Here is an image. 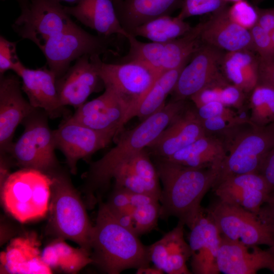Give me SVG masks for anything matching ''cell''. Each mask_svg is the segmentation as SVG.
<instances>
[{
	"instance_id": "cell-34",
	"label": "cell",
	"mask_w": 274,
	"mask_h": 274,
	"mask_svg": "<svg viewBox=\"0 0 274 274\" xmlns=\"http://www.w3.org/2000/svg\"><path fill=\"white\" fill-rule=\"evenodd\" d=\"M126 39L129 43V51L121 62H136L147 66L159 75L163 73L162 65L164 43L141 42L130 33Z\"/></svg>"
},
{
	"instance_id": "cell-39",
	"label": "cell",
	"mask_w": 274,
	"mask_h": 274,
	"mask_svg": "<svg viewBox=\"0 0 274 274\" xmlns=\"http://www.w3.org/2000/svg\"><path fill=\"white\" fill-rule=\"evenodd\" d=\"M195 108L196 114L200 119H206L212 117H220L225 118L231 122L239 121L247 117L238 116L231 108L225 106L219 102L212 101L205 104L199 108Z\"/></svg>"
},
{
	"instance_id": "cell-12",
	"label": "cell",
	"mask_w": 274,
	"mask_h": 274,
	"mask_svg": "<svg viewBox=\"0 0 274 274\" xmlns=\"http://www.w3.org/2000/svg\"><path fill=\"white\" fill-rule=\"evenodd\" d=\"M56 149L65 157L71 173L76 174L77 164L97 151L107 147L116 135L87 127L69 117L53 130Z\"/></svg>"
},
{
	"instance_id": "cell-20",
	"label": "cell",
	"mask_w": 274,
	"mask_h": 274,
	"mask_svg": "<svg viewBox=\"0 0 274 274\" xmlns=\"http://www.w3.org/2000/svg\"><path fill=\"white\" fill-rule=\"evenodd\" d=\"M204 135L195 107L188 105L147 148L154 157L166 158Z\"/></svg>"
},
{
	"instance_id": "cell-47",
	"label": "cell",
	"mask_w": 274,
	"mask_h": 274,
	"mask_svg": "<svg viewBox=\"0 0 274 274\" xmlns=\"http://www.w3.org/2000/svg\"><path fill=\"white\" fill-rule=\"evenodd\" d=\"M136 273L140 274H162L164 272L155 266L154 267L148 266L145 267L137 269Z\"/></svg>"
},
{
	"instance_id": "cell-37",
	"label": "cell",
	"mask_w": 274,
	"mask_h": 274,
	"mask_svg": "<svg viewBox=\"0 0 274 274\" xmlns=\"http://www.w3.org/2000/svg\"><path fill=\"white\" fill-rule=\"evenodd\" d=\"M225 0H183L177 16L185 20L190 17L214 13L227 7Z\"/></svg>"
},
{
	"instance_id": "cell-2",
	"label": "cell",
	"mask_w": 274,
	"mask_h": 274,
	"mask_svg": "<svg viewBox=\"0 0 274 274\" xmlns=\"http://www.w3.org/2000/svg\"><path fill=\"white\" fill-rule=\"evenodd\" d=\"M93 264L110 274L150 266L148 246L134 232L122 226L105 203L100 202L90 239Z\"/></svg>"
},
{
	"instance_id": "cell-27",
	"label": "cell",
	"mask_w": 274,
	"mask_h": 274,
	"mask_svg": "<svg viewBox=\"0 0 274 274\" xmlns=\"http://www.w3.org/2000/svg\"><path fill=\"white\" fill-rule=\"evenodd\" d=\"M183 0H123L115 7L119 21L129 33L134 28L154 18L170 15L180 9Z\"/></svg>"
},
{
	"instance_id": "cell-31",
	"label": "cell",
	"mask_w": 274,
	"mask_h": 274,
	"mask_svg": "<svg viewBox=\"0 0 274 274\" xmlns=\"http://www.w3.org/2000/svg\"><path fill=\"white\" fill-rule=\"evenodd\" d=\"M203 22L193 26L183 36L164 43L162 73L186 64L202 44L200 33Z\"/></svg>"
},
{
	"instance_id": "cell-32",
	"label": "cell",
	"mask_w": 274,
	"mask_h": 274,
	"mask_svg": "<svg viewBox=\"0 0 274 274\" xmlns=\"http://www.w3.org/2000/svg\"><path fill=\"white\" fill-rule=\"evenodd\" d=\"M192 27L177 16L164 15L138 26L129 33L136 37L146 38L151 42L166 43L184 36Z\"/></svg>"
},
{
	"instance_id": "cell-4",
	"label": "cell",
	"mask_w": 274,
	"mask_h": 274,
	"mask_svg": "<svg viewBox=\"0 0 274 274\" xmlns=\"http://www.w3.org/2000/svg\"><path fill=\"white\" fill-rule=\"evenodd\" d=\"M220 139L226 156L214 185L230 176L258 173L274 147V123L259 126L246 119L231 125Z\"/></svg>"
},
{
	"instance_id": "cell-53",
	"label": "cell",
	"mask_w": 274,
	"mask_h": 274,
	"mask_svg": "<svg viewBox=\"0 0 274 274\" xmlns=\"http://www.w3.org/2000/svg\"><path fill=\"white\" fill-rule=\"evenodd\" d=\"M226 2H227V3L228 2H233V3H235L236 2H237V1H241V0H225Z\"/></svg>"
},
{
	"instance_id": "cell-51",
	"label": "cell",
	"mask_w": 274,
	"mask_h": 274,
	"mask_svg": "<svg viewBox=\"0 0 274 274\" xmlns=\"http://www.w3.org/2000/svg\"><path fill=\"white\" fill-rule=\"evenodd\" d=\"M54 1H56L60 3L61 2H65L66 3H68L72 4H76L78 1V0H54Z\"/></svg>"
},
{
	"instance_id": "cell-50",
	"label": "cell",
	"mask_w": 274,
	"mask_h": 274,
	"mask_svg": "<svg viewBox=\"0 0 274 274\" xmlns=\"http://www.w3.org/2000/svg\"><path fill=\"white\" fill-rule=\"evenodd\" d=\"M272 52L274 54V30L270 33Z\"/></svg>"
},
{
	"instance_id": "cell-42",
	"label": "cell",
	"mask_w": 274,
	"mask_h": 274,
	"mask_svg": "<svg viewBox=\"0 0 274 274\" xmlns=\"http://www.w3.org/2000/svg\"><path fill=\"white\" fill-rule=\"evenodd\" d=\"M200 120L206 134L220 138L231 125L243 119L236 122H231L225 118L220 117Z\"/></svg>"
},
{
	"instance_id": "cell-1",
	"label": "cell",
	"mask_w": 274,
	"mask_h": 274,
	"mask_svg": "<svg viewBox=\"0 0 274 274\" xmlns=\"http://www.w3.org/2000/svg\"><path fill=\"white\" fill-rule=\"evenodd\" d=\"M153 162L162 185L159 218L166 220L175 217L189 227L202 208L203 197L216 183L220 169L188 167L156 157Z\"/></svg>"
},
{
	"instance_id": "cell-46",
	"label": "cell",
	"mask_w": 274,
	"mask_h": 274,
	"mask_svg": "<svg viewBox=\"0 0 274 274\" xmlns=\"http://www.w3.org/2000/svg\"><path fill=\"white\" fill-rule=\"evenodd\" d=\"M256 24L270 33L274 30V8L259 9Z\"/></svg>"
},
{
	"instance_id": "cell-19",
	"label": "cell",
	"mask_w": 274,
	"mask_h": 274,
	"mask_svg": "<svg viewBox=\"0 0 274 274\" xmlns=\"http://www.w3.org/2000/svg\"><path fill=\"white\" fill-rule=\"evenodd\" d=\"M71 117L91 129L116 135L127 122V110L115 94L108 89H105L100 96L77 108Z\"/></svg>"
},
{
	"instance_id": "cell-33",
	"label": "cell",
	"mask_w": 274,
	"mask_h": 274,
	"mask_svg": "<svg viewBox=\"0 0 274 274\" xmlns=\"http://www.w3.org/2000/svg\"><path fill=\"white\" fill-rule=\"evenodd\" d=\"M186 64L162 73L140 102L133 116L141 121L161 110L167 96L173 91L180 74Z\"/></svg>"
},
{
	"instance_id": "cell-45",
	"label": "cell",
	"mask_w": 274,
	"mask_h": 274,
	"mask_svg": "<svg viewBox=\"0 0 274 274\" xmlns=\"http://www.w3.org/2000/svg\"><path fill=\"white\" fill-rule=\"evenodd\" d=\"M258 173L266 180L274 191V147L262 161Z\"/></svg>"
},
{
	"instance_id": "cell-16",
	"label": "cell",
	"mask_w": 274,
	"mask_h": 274,
	"mask_svg": "<svg viewBox=\"0 0 274 274\" xmlns=\"http://www.w3.org/2000/svg\"><path fill=\"white\" fill-rule=\"evenodd\" d=\"M20 82L13 75L0 79V151L7 153L17 127L36 109L22 95Z\"/></svg>"
},
{
	"instance_id": "cell-21",
	"label": "cell",
	"mask_w": 274,
	"mask_h": 274,
	"mask_svg": "<svg viewBox=\"0 0 274 274\" xmlns=\"http://www.w3.org/2000/svg\"><path fill=\"white\" fill-rule=\"evenodd\" d=\"M272 266L273 258L268 249L248 246L222 236L217 257L220 273L254 274L263 268L271 270Z\"/></svg>"
},
{
	"instance_id": "cell-29",
	"label": "cell",
	"mask_w": 274,
	"mask_h": 274,
	"mask_svg": "<svg viewBox=\"0 0 274 274\" xmlns=\"http://www.w3.org/2000/svg\"><path fill=\"white\" fill-rule=\"evenodd\" d=\"M54 241L48 245L41 253L44 262L52 268L76 273L89 264H93L90 253L80 247H71L62 239Z\"/></svg>"
},
{
	"instance_id": "cell-11",
	"label": "cell",
	"mask_w": 274,
	"mask_h": 274,
	"mask_svg": "<svg viewBox=\"0 0 274 274\" xmlns=\"http://www.w3.org/2000/svg\"><path fill=\"white\" fill-rule=\"evenodd\" d=\"M208 209L222 237L248 246H274V235L255 213L219 199Z\"/></svg>"
},
{
	"instance_id": "cell-41",
	"label": "cell",
	"mask_w": 274,
	"mask_h": 274,
	"mask_svg": "<svg viewBox=\"0 0 274 274\" xmlns=\"http://www.w3.org/2000/svg\"><path fill=\"white\" fill-rule=\"evenodd\" d=\"M20 61L16 53V43L0 37V75H4L9 70H13Z\"/></svg>"
},
{
	"instance_id": "cell-5",
	"label": "cell",
	"mask_w": 274,
	"mask_h": 274,
	"mask_svg": "<svg viewBox=\"0 0 274 274\" xmlns=\"http://www.w3.org/2000/svg\"><path fill=\"white\" fill-rule=\"evenodd\" d=\"M51 184L49 175L34 169L10 174L2 184L3 205L21 223L42 218L49 211Z\"/></svg>"
},
{
	"instance_id": "cell-3",
	"label": "cell",
	"mask_w": 274,
	"mask_h": 274,
	"mask_svg": "<svg viewBox=\"0 0 274 274\" xmlns=\"http://www.w3.org/2000/svg\"><path fill=\"white\" fill-rule=\"evenodd\" d=\"M188 105L186 100L171 99L161 110L123 134L115 147L91 164L86 177L88 192H95L106 175L117 165L146 149Z\"/></svg>"
},
{
	"instance_id": "cell-14",
	"label": "cell",
	"mask_w": 274,
	"mask_h": 274,
	"mask_svg": "<svg viewBox=\"0 0 274 274\" xmlns=\"http://www.w3.org/2000/svg\"><path fill=\"white\" fill-rule=\"evenodd\" d=\"M189 228L192 272L219 273L217 257L222 236L208 208H201Z\"/></svg>"
},
{
	"instance_id": "cell-18",
	"label": "cell",
	"mask_w": 274,
	"mask_h": 274,
	"mask_svg": "<svg viewBox=\"0 0 274 274\" xmlns=\"http://www.w3.org/2000/svg\"><path fill=\"white\" fill-rule=\"evenodd\" d=\"M218 199L257 214L272 190L258 173L230 176L213 187Z\"/></svg>"
},
{
	"instance_id": "cell-26",
	"label": "cell",
	"mask_w": 274,
	"mask_h": 274,
	"mask_svg": "<svg viewBox=\"0 0 274 274\" xmlns=\"http://www.w3.org/2000/svg\"><path fill=\"white\" fill-rule=\"evenodd\" d=\"M225 156L222 140L206 134L172 156L161 159L188 167L220 169Z\"/></svg>"
},
{
	"instance_id": "cell-40",
	"label": "cell",
	"mask_w": 274,
	"mask_h": 274,
	"mask_svg": "<svg viewBox=\"0 0 274 274\" xmlns=\"http://www.w3.org/2000/svg\"><path fill=\"white\" fill-rule=\"evenodd\" d=\"M250 31L253 51L258 54V57L266 58L273 56L270 33L257 24Z\"/></svg>"
},
{
	"instance_id": "cell-52",
	"label": "cell",
	"mask_w": 274,
	"mask_h": 274,
	"mask_svg": "<svg viewBox=\"0 0 274 274\" xmlns=\"http://www.w3.org/2000/svg\"><path fill=\"white\" fill-rule=\"evenodd\" d=\"M115 7H116L119 5H120L122 2L123 1V0H113Z\"/></svg>"
},
{
	"instance_id": "cell-24",
	"label": "cell",
	"mask_w": 274,
	"mask_h": 274,
	"mask_svg": "<svg viewBox=\"0 0 274 274\" xmlns=\"http://www.w3.org/2000/svg\"><path fill=\"white\" fill-rule=\"evenodd\" d=\"M40 243L34 235L16 237L1 253V272L13 274H50L52 269L43 260Z\"/></svg>"
},
{
	"instance_id": "cell-13",
	"label": "cell",
	"mask_w": 274,
	"mask_h": 274,
	"mask_svg": "<svg viewBox=\"0 0 274 274\" xmlns=\"http://www.w3.org/2000/svg\"><path fill=\"white\" fill-rule=\"evenodd\" d=\"M99 56L83 55L62 76L56 78V88L63 106L77 109L86 102L91 94L105 88L98 71Z\"/></svg>"
},
{
	"instance_id": "cell-10",
	"label": "cell",
	"mask_w": 274,
	"mask_h": 274,
	"mask_svg": "<svg viewBox=\"0 0 274 274\" xmlns=\"http://www.w3.org/2000/svg\"><path fill=\"white\" fill-rule=\"evenodd\" d=\"M12 25L23 39L29 40L41 49L51 38L76 25L60 2L30 0Z\"/></svg>"
},
{
	"instance_id": "cell-28",
	"label": "cell",
	"mask_w": 274,
	"mask_h": 274,
	"mask_svg": "<svg viewBox=\"0 0 274 274\" xmlns=\"http://www.w3.org/2000/svg\"><path fill=\"white\" fill-rule=\"evenodd\" d=\"M226 78L245 93H250L259 81V57L250 50L225 52L221 64Z\"/></svg>"
},
{
	"instance_id": "cell-15",
	"label": "cell",
	"mask_w": 274,
	"mask_h": 274,
	"mask_svg": "<svg viewBox=\"0 0 274 274\" xmlns=\"http://www.w3.org/2000/svg\"><path fill=\"white\" fill-rule=\"evenodd\" d=\"M225 52L202 43L182 69L171 93L172 99L187 100L221 73Z\"/></svg>"
},
{
	"instance_id": "cell-25",
	"label": "cell",
	"mask_w": 274,
	"mask_h": 274,
	"mask_svg": "<svg viewBox=\"0 0 274 274\" xmlns=\"http://www.w3.org/2000/svg\"><path fill=\"white\" fill-rule=\"evenodd\" d=\"M65 11L83 25L95 30L97 35L110 38L117 35L127 38L113 0H78L75 6H64Z\"/></svg>"
},
{
	"instance_id": "cell-9",
	"label": "cell",
	"mask_w": 274,
	"mask_h": 274,
	"mask_svg": "<svg viewBox=\"0 0 274 274\" xmlns=\"http://www.w3.org/2000/svg\"><path fill=\"white\" fill-rule=\"evenodd\" d=\"M109 38L92 35L76 24L50 38L41 50L57 78L83 55H100L111 51Z\"/></svg>"
},
{
	"instance_id": "cell-23",
	"label": "cell",
	"mask_w": 274,
	"mask_h": 274,
	"mask_svg": "<svg viewBox=\"0 0 274 274\" xmlns=\"http://www.w3.org/2000/svg\"><path fill=\"white\" fill-rule=\"evenodd\" d=\"M227 9L228 7L212 13L210 18L203 22L200 33L202 43L225 52L242 50L253 51L250 30L232 21L227 15Z\"/></svg>"
},
{
	"instance_id": "cell-22",
	"label": "cell",
	"mask_w": 274,
	"mask_h": 274,
	"mask_svg": "<svg viewBox=\"0 0 274 274\" xmlns=\"http://www.w3.org/2000/svg\"><path fill=\"white\" fill-rule=\"evenodd\" d=\"M185 224L178 221L177 226L160 239L148 246L151 262L168 274H190L186 263L191 258L189 244L184 236Z\"/></svg>"
},
{
	"instance_id": "cell-35",
	"label": "cell",
	"mask_w": 274,
	"mask_h": 274,
	"mask_svg": "<svg viewBox=\"0 0 274 274\" xmlns=\"http://www.w3.org/2000/svg\"><path fill=\"white\" fill-rule=\"evenodd\" d=\"M130 204L131 208L127 213L131 217L133 231L137 236L149 232L156 227L160 209L158 199L150 195L143 194Z\"/></svg>"
},
{
	"instance_id": "cell-7",
	"label": "cell",
	"mask_w": 274,
	"mask_h": 274,
	"mask_svg": "<svg viewBox=\"0 0 274 274\" xmlns=\"http://www.w3.org/2000/svg\"><path fill=\"white\" fill-rule=\"evenodd\" d=\"M36 109L22 123L24 130L8 153L22 168H31L50 175L57 163L53 130L48 125L49 117Z\"/></svg>"
},
{
	"instance_id": "cell-36",
	"label": "cell",
	"mask_w": 274,
	"mask_h": 274,
	"mask_svg": "<svg viewBox=\"0 0 274 274\" xmlns=\"http://www.w3.org/2000/svg\"><path fill=\"white\" fill-rule=\"evenodd\" d=\"M249 119L254 124L265 126L274 123V88L258 83L250 93Z\"/></svg>"
},
{
	"instance_id": "cell-44",
	"label": "cell",
	"mask_w": 274,
	"mask_h": 274,
	"mask_svg": "<svg viewBox=\"0 0 274 274\" xmlns=\"http://www.w3.org/2000/svg\"><path fill=\"white\" fill-rule=\"evenodd\" d=\"M260 220L274 235V191L261 206L257 214Z\"/></svg>"
},
{
	"instance_id": "cell-43",
	"label": "cell",
	"mask_w": 274,
	"mask_h": 274,
	"mask_svg": "<svg viewBox=\"0 0 274 274\" xmlns=\"http://www.w3.org/2000/svg\"><path fill=\"white\" fill-rule=\"evenodd\" d=\"M258 83L274 88V55L266 58L259 57Z\"/></svg>"
},
{
	"instance_id": "cell-8",
	"label": "cell",
	"mask_w": 274,
	"mask_h": 274,
	"mask_svg": "<svg viewBox=\"0 0 274 274\" xmlns=\"http://www.w3.org/2000/svg\"><path fill=\"white\" fill-rule=\"evenodd\" d=\"M97 67L105 89L113 91L127 110V122L160 76L136 62L106 63L99 57Z\"/></svg>"
},
{
	"instance_id": "cell-17",
	"label": "cell",
	"mask_w": 274,
	"mask_h": 274,
	"mask_svg": "<svg viewBox=\"0 0 274 274\" xmlns=\"http://www.w3.org/2000/svg\"><path fill=\"white\" fill-rule=\"evenodd\" d=\"M12 70L21 79L22 90L33 107L42 110L52 119L63 115L65 107L57 92L56 76L51 70L45 67L29 69L20 60Z\"/></svg>"
},
{
	"instance_id": "cell-49",
	"label": "cell",
	"mask_w": 274,
	"mask_h": 274,
	"mask_svg": "<svg viewBox=\"0 0 274 274\" xmlns=\"http://www.w3.org/2000/svg\"><path fill=\"white\" fill-rule=\"evenodd\" d=\"M268 250L270 252L273 258V266L271 269V271L274 273V246L269 247Z\"/></svg>"
},
{
	"instance_id": "cell-30",
	"label": "cell",
	"mask_w": 274,
	"mask_h": 274,
	"mask_svg": "<svg viewBox=\"0 0 274 274\" xmlns=\"http://www.w3.org/2000/svg\"><path fill=\"white\" fill-rule=\"evenodd\" d=\"M246 94L231 84L221 72L190 99L196 108L212 101L219 102L226 107L243 110Z\"/></svg>"
},
{
	"instance_id": "cell-48",
	"label": "cell",
	"mask_w": 274,
	"mask_h": 274,
	"mask_svg": "<svg viewBox=\"0 0 274 274\" xmlns=\"http://www.w3.org/2000/svg\"><path fill=\"white\" fill-rule=\"evenodd\" d=\"M19 4L21 9L26 7L29 3L30 0H15Z\"/></svg>"
},
{
	"instance_id": "cell-38",
	"label": "cell",
	"mask_w": 274,
	"mask_h": 274,
	"mask_svg": "<svg viewBox=\"0 0 274 274\" xmlns=\"http://www.w3.org/2000/svg\"><path fill=\"white\" fill-rule=\"evenodd\" d=\"M227 15L232 21L245 29L250 30L257 23V8L245 0H241L228 7Z\"/></svg>"
},
{
	"instance_id": "cell-6",
	"label": "cell",
	"mask_w": 274,
	"mask_h": 274,
	"mask_svg": "<svg viewBox=\"0 0 274 274\" xmlns=\"http://www.w3.org/2000/svg\"><path fill=\"white\" fill-rule=\"evenodd\" d=\"M49 175L52 179L49 221L52 230L59 238L72 241L90 253L93 226L81 199L65 176L55 172Z\"/></svg>"
}]
</instances>
